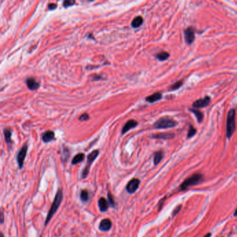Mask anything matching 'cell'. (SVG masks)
<instances>
[{
    "mask_svg": "<svg viewBox=\"0 0 237 237\" xmlns=\"http://www.w3.org/2000/svg\"><path fill=\"white\" fill-rule=\"evenodd\" d=\"M63 198H64V194H63V190L62 189H59L58 191L56 194L55 197H54V201H53L52 206H51L50 209H49L48 214H47V218H46L45 220V225L47 226V224H48L49 221H51L52 218L53 217L55 213L57 212L59 207H60L61 202H62Z\"/></svg>",
    "mask_w": 237,
    "mask_h": 237,
    "instance_id": "1",
    "label": "cell"
},
{
    "mask_svg": "<svg viewBox=\"0 0 237 237\" xmlns=\"http://www.w3.org/2000/svg\"><path fill=\"white\" fill-rule=\"evenodd\" d=\"M202 180L203 177L201 174H194L184 181L183 183L180 185V189L182 190H185L189 187L198 184L202 182Z\"/></svg>",
    "mask_w": 237,
    "mask_h": 237,
    "instance_id": "2",
    "label": "cell"
},
{
    "mask_svg": "<svg viewBox=\"0 0 237 237\" xmlns=\"http://www.w3.org/2000/svg\"><path fill=\"white\" fill-rule=\"evenodd\" d=\"M235 129V110L231 109L228 113L227 117V127H226V134L227 138L231 137L232 136Z\"/></svg>",
    "mask_w": 237,
    "mask_h": 237,
    "instance_id": "3",
    "label": "cell"
},
{
    "mask_svg": "<svg viewBox=\"0 0 237 237\" xmlns=\"http://www.w3.org/2000/svg\"><path fill=\"white\" fill-rule=\"evenodd\" d=\"M177 125L176 121L168 117H163L158 120L154 124V128L156 129H167L171 128Z\"/></svg>",
    "mask_w": 237,
    "mask_h": 237,
    "instance_id": "4",
    "label": "cell"
},
{
    "mask_svg": "<svg viewBox=\"0 0 237 237\" xmlns=\"http://www.w3.org/2000/svg\"><path fill=\"white\" fill-rule=\"evenodd\" d=\"M99 153H100V152H99L98 150H95L91 152L88 154V157H87L86 166H85L84 168H83L82 173H81V178L82 179L86 178L87 176H88L90 171V166H91L93 162L96 159L97 157H98Z\"/></svg>",
    "mask_w": 237,
    "mask_h": 237,
    "instance_id": "5",
    "label": "cell"
},
{
    "mask_svg": "<svg viewBox=\"0 0 237 237\" xmlns=\"http://www.w3.org/2000/svg\"><path fill=\"white\" fill-rule=\"evenodd\" d=\"M27 150H28V147L27 145L23 146L20 151L18 152V154H17V161H18V164L19 166L20 169H22L24 166V163H25V158H26Z\"/></svg>",
    "mask_w": 237,
    "mask_h": 237,
    "instance_id": "6",
    "label": "cell"
},
{
    "mask_svg": "<svg viewBox=\"0 0 237 237\" xmlns=\"http://www.w3.org/2000/svg\"><path fill=\"white\" fill-rule=\"evenodd\" d=\"M140 183H141V182H140V180L139 179H132V180L129 181V183L127 184L126 191L130 194L134 193L138 190V189H139Z\"/></svg>",
    "mask_w": 237,
    "mask_h": 237,
    "instance_id": "7",
    "label": "cell"
},
{
    "mask_svg": "<svg viewBox=\"0 0 237 237\" xmlns=\"http://www.w3.org/2000/svg\"><path fill=\"white\" fill-rule=\"evenodd\" d=\"M184 34L186 42L189 45H191L194 41V39H195V30H194L193 27H189L188 29H186L184 31Z\"/></svg>",
    "mask_w": 237,
    "mask_h": 237,
    "instance_id": "8",
    "label": "cell"
},
{
    "mask_svg": "<svg viewBox=\"0 0 237 237\" xmlns=\"http://www.w3.org/2000/svg\"><path fill=\"white\" fill-rule=\"evenodd\" d=\"M210 103V98L208 96L204 97V98L199 99L193 104V107L195 108H203L209 105Z\"/></svg>",
    "mask_w": 237,
    "mask_h": 237,
    "instance_id": "9",
    "label": "cell"
},
{
    "mask_svg": "<svg viewBox=\"0 0 237 237\" xmlns=\"http://www.w3.org/2000/svg\"><path fill=\"white\" fill-rule=\"evenodd\" d=\"M112 223L109 218H104L100 222L99 225V229L102 232H107L111 228Z\"/></svg>",
    "mask_w": 237,
    "mask_h": 237,
    "instance_id": "10",
    "label": "cell"
},
{
    "mask_svg": "<svg viewBox=\"0 0 237 237\" xmlns=\"http://www.w3.org/2000/svg\"><path fill=\"white\" fill-rule=\"evenodd\" d=\"M26 83L27 87L29 88V89L31 90H36L37 88H38L39 86H40V83L34 79V78L32 77L28 78V79L26 80Z\"/></svg>",
    "mask_w": 237,
    "mask_h": 237,
    "instance_id": "11",
    "label": "cell"
},
{
    "mask_svg": "<svg viewBox=\"0 0 237 237\" xmlns=\"http://www.w3.org/2000/svg\"><path fill=\"white\" fill-rule=\"evenodd\" d=\"M138 125V122H136V120H129L126 122L125 124L124 125V127H122V134H125L126 132H128L129 130H130L131 129L134 128L136 126Z\"/></svg>",
    "mask_w": 237,
    "mask_h": 237,
    "instance_id": "12",
    "label": "cell"
},
{
    "mask_svg": "<svg viewBox=\"0 0 237 237\" xmlns=\"http://www.w3.org/2000/svg\"><path fill=\"white\" fill-rule=\"evenodd\" d=\"M98 207L101 212H105L108 210L109 203L104 197H100L98 200Z\"/></svg>",
    "mask_w": 237,
    "mask_h": 237,
    "instance_id": "13",
    "label": "cell"
},
{
    "mask_svg": "<svg viewBox=\"0 0 237 237\" xmlns=\"http://www.w3.org/2000/svg\"><path fill=\"white\" fill-rule=\"evenodd\" d=\"M54 139V133L52 131H47L42 135V139L45 143H49Z\"/></svg>",
    "mask_w": 237,
    "mask_h": 237,
    "instance_id": "14",
    "label": "cell"
},
{
    "mask_svg": "<svg viewBox=\"0 0 237 237\" xmlns=\"http://www.w3.org/2000/svg\"><path fill=\"white\" fill-rule=\"evenodd\" d=\"M162 95H161V93H155L154 94L150 95V96H148L146 98V101L148 102H150V103H153V102H155L156 101H158V100H159L161 98Z\"/></svg>",
    "mask_w": 237,
    "mask_h": 237,
    "instance_id": "15",
    "label": "cell"
},
{
    "mask_svg": "<svg viewBox=\"0 0 237 237\" xmlns=\"http://www.w3.org/2000/svg\"><path fill=\"white\" fill-rule=\"evenodd\" d=\"M85 158V155L83 153H79V154H76L75 156H74V158H72V164L73 165H76L77 163H81L83 161Z\"/></svg>",
    "mask_w": 237,
    "mask_h": 237,
    "instance_id": "16",
    "label": "cell"
},
{
    "mask_svg": "<svg viewBox=\"0 0 237 237\" xmlns=\"http://www.w3.org/2000/svg\"><path fill=\"white\" fill-rule=\"evenodd\" d=\"M143 22V19L142 17L137 16L132 20L131 25H132V27H133V28H138V27H139L141 25H142Z\"/></svg>",
    "mask_w": 237,
    "mask_h": 237,
    "instance_id": "17",
    "label": "cell"
},
{
    "mask_svg": "<svg viewBox=\"0 0 237 237\" xmlns=\"http://www.w3.org/2000/svg\"><path fill=\"white\" fill-rule=\"evenodd\" d=\"M153 138H156V139H170L174 137V135L172 134H169V133H161V134H156L152 136Z\"/></svg>",
    "mask_w": 237,
    "mask_h": 237,
    "instance_id": "18",
    "label": "cell"
},
{
    "mask_svg": "<svg viewBox=\"0 0 237 237\" xmlns=\"http://www.w3.org/2000/svg\"><path fill=\"white\" fill-rule=\"evenodd\" d=\"M4 134L5 137V141L7 144H9L12 142L11 141V136H12V132L10 129H5L4 130Z\"/></svg>",
    "mask_w": 237,
    "mask_h": 237,
    "instance_id": "19",
    "label": "cell"
},
{
    "mask_svg": "<svg viewBox=\"0 0 237 237\" xmlns=\"http://www.w3.org/2000/svg\"><path fill=\"white\" fill-rule=\"evenodd\" d=\"M163 152L162 151L156 152L154 154V165H157L158 163H159L160 161H161L162 158H163Z\"/></svg>",
    "mask_w": 237,
    "mask_h": 237,
    "instance_id": "20",
    "label": "cell"
},
{
    "mask_svg": "<svg viewBox=\"0 0 237 237\" xmlns=\"http://www.w3.org/2000/svg\"><path fill=\"white\" fill-rule=\"evenodd\" d=\"M80 199L83 202L88 201V199H89V193H88V191L86 190V189L81 191V193H80Z\"/></svg>",
    "mask_w": 237,
    "mask_h": 237,
    "instance_id": "21",
    "label": "cell"
},
{
    "mask_svg": "<svg viewBox=\"0 0 237 237\" xmlns=\"http://www.w3.org/2000/svg\"><path fill=\"white\" fill-rule=\"evenodd\" d=\"M169 54L166 52H161L158 54H156V58L158 59L159 61H165L166 59H168L169 57Z\"/></svg>",
    "mask_w": 237,
    "mask_h": 237,
    "instance_id": "22",
    "label": "cell"
},
{
    "mask_svg": "<svg viewBox=\"0 0 237 237\" xmlns=\"http://www.w3.org/2000/svg\"><path fill=\"white\" fill-rule=\"evenodd\" d=\"M190 111L192 112V113H194V115H195L196 117H197V120H198L199 122H202V120H203V114L201 113L199 111L195 110V109H190Z\"/></svg>",
    "mask_w": 237,
    "mask_h": 237,
    "instance_id": "23",
    "label": "cell"
},
{
    "mask_svg": "<svg viewBox=\"0 0 237 237\" xmlns=\"http://www.w3.org/2000/svg\"><path fill=\"white\" fill-rule=\"evenodd\" d=\"M107 196H108V202L109 204H110L112 207L115 208V201H114L113 195H112L110 192H109Z\"/></svg>",
    "mask_w": 237,
    "mask_h": 237,
    "instance_id": "24",
    "label": "cell"
},
{
    "mask_svg": "<svg viewBox=\"0 0 237 237\" xmlns=\"http://www.w3.org/2000/svg\"><path fill=\"white\" fill-rule=\"evenodd\" d=\"M195 133H196V129L194 128L193 127H192V126H190V128H189V129L188 136H187V137L188 138L193 137V136L195 135Z\"/></svg>",
    "mask_w": 237,
    "mask_h": 237,
    "instance_id": "25",
    "label": "cell"
},
{
    "mask_svg": "<svg viewBox=\"0 0 237 237\" xmlns=\"http://www.w3.org/2000/svg\"><path fill=\"white\" fill-rule=\"evenodd\" d=\"M182 85V81H177V82L175 83L173 85H172L171 86H170V89L171 90H176V89H178Z\"/></svg>",
    "mask_w": 237,
    "mask_h": 237,
    "instance_id": "26",
    "label": "cell"
},
{
    "mask_svg": "<svg viewBox=\"0 0 237 237\" xmlns=\"http://www.w3.org/2000/svg\"><path fill=\"white\" fill-rule=\"evenodd\" d=\"M75 4V1H70V0H66L63 2V6H64L65 8L66 7H69V6H72L73 4Z\"/></svg>",
    "mask_w": 237,
    "mask_h": 237,
    "instance_id": "27",
    "label": "cell"
},
{
    "mask_svg": "<svg viewBox=\"0 0 237 237\" xmlns=\"http://www.w3.org/2000/svg\"><path fill=\"white\" fill-rule=\"evenodd\" d=\"M79 119V120H81V121H86L89 119V115H88L87 113H83L82 114V115H80Z\"/></svg>",
    "mask_w": 237,
    "mask_h": 237,
    "instance_id": "28",
    "label": "cell"
},
{
    "mask_svg": "<svg viewBox=\"0 0 237 237\" xmlns=\"http://www.w3.org/2000/svg\"><path fill=\"white\" fill-rule=\"evenodd\" d=\"M181 208H182V205H179L178 207L175 208V209L173 211V216H176V215H177V214H178L179 211H180L181 210Z\"/></svg>",
    "mask_w": 237,
    "mask_h": 237,
    "instance_id": "29",
    "label": "cell"
},
{
    "mask_svg": "<svg viewBox=\"0 0 237 237\" xmlns=\"http://www.w3.org/2000/svg\"><path fill=\"white\" fill-rule=\"evenodd\" d=\"M57 7V5L56 4H54V3H50V4H48V8H49V9H50V10L55 9Z\"/></svg>",
    "mask_w": 237,
    "mask_h": 237,
    "instance_id": "30",
    "label": "cell"
},
{
    "mask_svg": "<svg viewBox=\"0 0 237 237\" xmlns=\"http://www.w3.org/2000/svg\"><path fill=\"white\" fill-rule=\"evenodd\" d=\"M3 222H4V214L1 212V223H3Z\"/></svg>",
    "mask_w": 237,
    "mask_h": 237,
    "instance_id": "31",
    "label": "cell"
},
{
    "mask_svg": "<svg viewBox=\"0 0 237 237\" xmlns=\"http://www.w3.org/2000/svg\"><path fill=\"white\" fill-rule=\"evenodd\" d=\"M211 233H209V234H206L204 237H211Z\"/></svg>",
    "mask_w": 237,
    "mask_h": 237,
    "instance_id": "32",
    "label": "cell"
},
{
    "mask_svg": "<svg viewBox=\"0 0 237 237\" xmlns=\"http://www.w3.org/2000/svg\"><path fill=\"white\" fill-rule=\"evenodd\" d=\"M234 216H237V208H236V210H235V211H234Z\"/></svg>",
    "mask_w": 237,
    "mask_h": 237,
    "instance_id": "33",
    "label": "cell"
},
{
    "mask_svg": "<svg viewBox=\"0 0 237 237\" xmlns=\"http://www.w3.org/2000/svg\"><path fill=\"white\" fill-rule=\"evenodd\" d=\"M1 237H4V235H3V234H2V233L1 234Z\"/></svg>",
    "mask_w": 237,
    "mask_h": 237,
    "instance_id": "34",
    "label": "cell"
}]
</instances>
